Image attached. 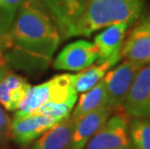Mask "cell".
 I'll use <instances>...</instances> for the list:
<instances>
[{"instance_id":"1","label":"cell","mask_w":150,"mask_h":149,"mask_svg":"<svg viewBox=\"0 0 150 149\" xmlns=\"http://www.w3.org/2000/svg\"><path fill=\"white\" fill-rule=\"evenodd\" d=\"M60 41L56 25L31 0H27L18 9L10 29L0 39V44L11 50L13 64L44 68L52 61Z\"/></svg>"},{"instance_id":"2","label":"cell","mask_w":150,"mask_h":149,"mask_svg":"<svg viewBox=\"0 0 150 149\" xmlns=\"http://www.w3.org/2000/svg\"><path fill=\"white\" fill-rule=\"evenodd\" d=\"M143 0H86L81 15L66 38L90 36L118 23L132 24L143 10Z\"/></svg>"},{"instance_id":"3","label":"cell","mask_w":150,"mask_h":149,"mask_svg":"<svg viewBox=\"0 0 150 149\" xmlns=\"http://www.w3.org/2000/svg\"><path fill=\"white\" fill-rule=\"evenodd\" d=\"M75 75H57L46 82L31 86L15 116L31 115L44 104L70 103L76 105L78 93L74 87Z\"/></svg>"},{"instance_id":"4","label":"cell","mask_w":150,"mask_h":149,"mask_svg":"<svg viewBox=\"0 0 150 149\" xmlns=\"http://www.w3.org/2000/svg\"><path fill=\"white\" fill-rule=\"evenodd\" d=\"M130 116L124 109L115 110L83 149H133L129 136Z\"/></svg>"},{"instance_id":"5","label":"cell","mask_w":150,"mask_h":149,"mask_svg":"<svg viewBox=\"0 0 150 149\" xmlns=\"http://www.w3.org/2000/svg\"><path fill=\"white\" fill-rule=\"evenodd\" d=\"M146 65V64H145ZM144 64L125 60L116 68L108 71L104 77L108 96V106L113 112L122 109L124 101L130 90L137 74Z\"/></svg>"},{"instance_id":"6","label":"cell","mask_w":150,"mask_h":149,"mask_svg":"<svg viewBox=\"0 0 150 149\" xmlns=\"http://www.w3.org/2000/svg\"><path fill=\"white\" fill-rule=\"evenodd\" d=\"M122 109L133 118L150 117V64L137 74Z\"/></svg>"},{"instance_id":"7","label":"cell","mask_w":150,"mask_h":149,"mask_svg":"<svg viewBox=\"0 0 150 149\" xmlns=\"http://www.w3.org/2000/svg\"><path fill=\"white\" fill-rule=\"evenodd\" d=\"M97 60L98 52L94 44L79 40L69 44L60 52L53 61V68L79 72L94 64Z\"/></svg>"},{"instance_id":"8","label":"cell","mask_w":150,"mask_h":149,"mask_svg":"<svg viewBox=\"0 0 150 149\" xmlns=\"http://www.w3.org/2000/svg\"><path fill=\"white\" fill-rule=\"evenodd\" d=\"M59 122L49 116H14L11 121V138L20 145H27Z\"/></svg>"},{"instance_id":"9","label":"cell","mask_w":150,"mask_h":149,"mask_svg":"<svg viewBox=\"0 0 150 149\" xmlns=\"http://www.w3.org/2000/svg\"><path fill=\"white\" fill-rule=\"evenodd\" d=\"M130 26L128 23H118L108 26L94 39L98 52L97 62H111L114 65L121 59V49Z\"/></svg>"},{"instance_id":"10","label":"cell","mask_w":150,"mask_h":149,"mask_svg":"<svg viewBox=\"0 0 150 149\" xmlns=\"http://www.w3.org/2000/svg\"><path fill=\"white\" fill-rule=\"evenodd\" d=\"M112 113V109L106 106L79 118L76 121L69 149H83Z\"/></svg>"},{"instance_id":"11","label":"cell","mask_w":150,"mask_h":149,"mask_svg":"<svg viewBox=\"0 0 150 149\" xmlns=\"http://www.w3.org/2000/svg\"><path fill=\"white\" fill-rule=\"evenodd\" d=\"M121 58L150 64V32L143 21L137 25L124 41Z\"/></svg>"},{"instance_id":"12","label":"cell","mask_w":150,"mask_h":149,"mask_svg":"<svg viewBox=\"0 0 150 149\" xmlns=\"http://www.w3.org/2000/svg\"><path fill=\"white\" fill-rule=\"evenodd\" d=\"M75 124L71 115L55 123L34 141L28 149H69Z\"/></svg>"},{"instance_id":"13","label":"cell","mask_w":150,"mask_h":149,"mask_svg":"<svg viewBox=\"0 0 150 149\" xmlns=\"http://www.w3.org/2000/svg\"><path fill=\"white\" fill-rule=\"evenodd\" d=\"M30 88V83L21 76L8 73L0 81V106L9 112H17Z\"/></svg>"},{"instance_id":"14","label":"cell","mask_w":150,"mask_h":149,"mask_svg":"<svg viewBox=\"0 0 150 149\" xmlns=\"http://www.w3.org/2000/svg\"><path fill=\"white\" fill-rule=\"evenodd\" d=\"M52 12L64 38L81 15L86 0H43Z\"/></svg>"},{"instance_id":"15","label":"cell","mask_w":150,"mask_h":149,"mask_svg":"<svg viewBox=\"0 0 150 149\" xmlns=\"http://www.w3.org/2000/svg\"><path fill=\"white\" fill-rule=\"evenodd\" d=\"M106 106H108V96L104 80H102L93 88L81 94L76 106L73 109L71 117L76 122L81 116Z\"/></svg>"},{"instance_id":"16","label":"cell","mask_w":150,"mask_h":149,"mask_svg":"<svg viewBox=\"0 0 150 149\" xmlns=\"http://www.w3.org/2000/svg\"><path fill=\"white\" fill-rule=\"evenodd\" d=\"M114 64L111 62H97L75 75L74 87L76 93H84L98 84Z\"/></svg>"},{"instance_id":"17","label":"cell","mask_w":150,"mask_h":149,"mask_svg":"<svg viewBox=\"0 0 150 149\" xmlns=\"http://www.w3.org/2000/svg\"><path fill=\"white\" fill-rule=\"evenodd\" d=\"M129 136L133 149H150V117L134 118L130 122Z\"/></svg>"},{"instance_id":"18","label":"cell","mask_w":150,"mask_h":149,"mask_svg":"<svg viewBox=\"0 0 150 149\" xmlns=\"http://www.w3.org/2000/svg\"><path fill=\"white\" fill-rule=\"evenodd\" d=\"M27 0H0V39L10 29L21 6Z\"/></svg>"},{"instance_id":"19","label":"cell","mask_w":150,"mask_h":149,"mask_svg":"<svg viewBox=\"0 0 150 149\" xmlns=\"http://www.w3.org/2000/svg\"><path fill=\"white\" fill-rule=\"evenodd\" d=\"M11 121L7 112L0 106V146L11 138Z\"/></svg>"},{"instance_id":"20","label":"cell","mask_w":150,"mask_h":149,"mask_svg":"<svg viewBox=\"0 0 150 149\" xmlns=\"http://www.w3.org/2000/svg\"><path fill=\"white\" fill-rule=\"evenodd\" d=\"M8 73L9 72H8L7 68H6V66L4 64H1V63H0V81L6 77V75H7Z\"/></svg>"},{"instance_id":"21","label":"cell","mask_w":150,"mask_h":149,"mask_svg":"<svg viewBox=\"0 0 150 149\" xmlns=\"http://www.w3.org/2000/svg\"><path fill=\"white\" fill-rule=\"evenodd\" d=\"M142 21L144 23V24L146 25V27L148 28V30H149V32H150V16H148V17L146 18L144 20H142Z\"/></svg>"}]
</instances>
